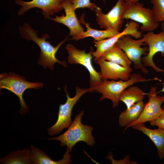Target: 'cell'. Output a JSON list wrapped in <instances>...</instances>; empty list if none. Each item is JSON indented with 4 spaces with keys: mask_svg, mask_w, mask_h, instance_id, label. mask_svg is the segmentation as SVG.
I'll use <instances>...</instances> for the list:
<instances>
[{
    "mask_svg": "<svg viewBox=\"0 0 164 164\" xmlns=\"http://www.w3.org/2000/svg\"><path fill=\"white\" fill-rule=\"evenodd\" d=\"M30 149L32 155L33 164H69L72 161L70 159V152L68 147L63 158L57 161L52 160L41 149L33 145H30Z\"/></svg>",
    "mask_w": 164,
    "mask_h": 164,
    "instance_id": "cell-18",
    "label": "cell"
},
{
    "mask_svg": "<svg viewBox=\"0 0 164 164\" xmlns=\"http://www.w3.org/2000/svg\"><path fill=\"white\" fill-rule=\"evenodd\" d=\"M131 36L129 35L123 36L116 44L125 53L133 63L135 69H140L144 73L147 74L149 71L142 62V55H147L149 48L147 47H141L142 45H147L142 38L135 40Z\"/></svg>",
    "mask_w": 164,
    "mask_h": 164,
    "instance_id": "cell-7",
    "label": "cell"
},
{
    "mask_svg": "<svg viewBox=\"0 0 164 164\" xmlns=\"http://www.w3.org/2000/svg\"><path fill=\"white\" fill-rule=\"evenodd\" d=\"M84 14H83L79 20L81 24H84L87 28L86 31H84L77 36L72 37L70 39L78 40L88 37L93 38L95 40L99 41L106 38L113 37L120 32L112 28H109L104 30H101L91 28L88 23H86L84 20Z\"/></svg>",
    "mask_w": 164,
    "mask_h": 164,
    "instance_id": "cell-16",
    "label": "cell"
},
{
    "mask_svg": "<svg viewBox=\"0 0 164 164\" xmlns=\"http://www.w3.org/2000/svg\"><path fill=\"white\" fill-rule=\"evenodd\" d=\"M62 6L64 10L65 15L63 14L60 16L56 15L54 18L50 17L48 19L67 26L70 31L69 35L72 37L84 31L85 29L76 16L75 10L70 0H64Z\"/></svg>",
    "mask_w": 164,
    "mask_h": 164,
    "instance_id": "cell-15",
    "label": "cell"
},
{
    "mask_svg": "<svg viewBox=\"0 0 164 164\" xmlns=\"http://www.w3.org/2000/svg\"><path fill=\"white\" fill-rule=\"evenodd\" d=\"M122 19H130L141 24L139 29L143 31H152L159 26V22L155 20L152 10L144 7L143 4L138 1L128 3Z\"/></svg>",
    "mask_w": 164,
    "mask_h": 164,
    "instance_id": "cell-6",
    "label": "cell"
},
{
    "mask_svg": "<svg viewBox=\"0 0 164 164\" xmlns=\"http://www.w3.org/2000/svg\"><path fill=\"white\" fill-rule=\"evenodd\" d=\"M128 4L124 0H118L115 5L106 14L98 7L94 9L96 21L101 29H114L119 32L124 22L122 15Z\"/></svg>",
    "mask_w": 164,
    "mask_h": 164,
    "instance_id": "cell-10",
    "label": "cell"
},
{
    "mask_svg": "<svg viewBox=\"0 0 164 164\" xmlns=\"http://www.w3.org/2000/svg\"><path fill=\"white\" fill-rule=\"evenodd\" d=\"M132 127L148 137L156 146L159 159H162L164 158V130L159 128L151 129L146 127L144 124H137Z\"/></svg>",
    "mask_w": 164,
    "mask_h": 164,
    "instance_id": "cell-17",
    "label": "cell"
},
{
    "mask_svg": "<svg viewBox=\"0 0 164 164\" xmlns=\"http://www.w3.org/2000/svg\"><path fill=\"white\" fill-rule=\"evenodd\" d=\"M43 85L42 82L28 81L25 77L14 72H4L0 74V89L8 90L19 97L21 107L19 113L22 115L28 113L29 109L23 98L24 92L29 89H41Z\"/></svg>",
    "mask_w": 164,
    "mask_h": 164,
    "instance_id": "cell-4",
    "label": "cell"
},
{
    "mask_svg": "<svg viewBox=\"0 0 164 164\" xmlns=\"http://www.w3.org/2000/svg\"><path fill=\"white\" fill-rule=\"evenodd\" d=\"M67 89L66 85L64 90L66 94L67 99L64 104L59 105L57 120L53 125L47 129L48 134L50 136L59 134L63 129L70 127L72 122L71 115L74 106L83 95L87 92H92L90 87L81 88L76 87L75 95L71 98L68 94Z\"/></svg>",
    "mask_w": 164,
    "mask_h": 164,
    "instance_id": "cell-5",
    "label": "cell"
},
{
    "mask_svg": "<svg viewBox=\"0 0 164 164\" xmlns=\"http://www.w3.org/2000/svg\"><path fill=\"white\" fill-rule=\"evenodd\" d=\"M149 123L152 126H156L164 130V111L159 117Z\"/></svg>",
    "mask_w": 164,
    "mask_h": 164,
    "instance_id": "cell-26",
    "label": "cell"
},
{
    "mask_svg": "<svg viewBox=\"0 0 164 164\" xmlns=\"http://www.w3.org/2000/svg\"><path fill=\"white\" fill-rule=\"evenodd\" d=\"M155 21L164 22V0H150Z\"/></svg>",
    "mask_w": 164,
    "mask_h": 164,
    "instance_id": "cell-23",
    "label": "cell"
},
{
    "mask_svg": "<svg viewBox=\"0 0 164 164\" xmlns=\"http://www.w3.org/2000/svg\"><path fill=\"white\" fill-rule=\"evenodd\" d=\"M1 164H33L30 149L13 151L0 159Z\"/></svg>",
    "mask_w": 164,
    "mask_h": 164,
    "instance_id": "cell-19",
    "label": "cell"
},
{
    "mask_svg": "<svg viewBox=\"0 0 164 164\" xmlns=\"http://www.w3.org/2000/svg\"><path fill=\"white\" fill-rule=\"evenodd\" d=\"M139 27V24L137 22L131 20L128 23L123 30L118 35L106 39L99 41L94 40L96 48V50L92 53L94 59H97L101 57L124 36L129 35L136 39L141 38L142 32L138 30Z\"/></svg>",
    "mask_w": 164,
    "mask_h": 164,
    "instance_id": "cell-12",
    "label": "cell"
},
{
    "mask_svg": "<svg viewBox=\"0 0 164 164\" xmlns=\"http://www.w3.org/2000/svg\"><path fill=\"white\" fill-rule=\"evenodd\" d=\"M157 87L152 86L147 95L148 101L144 104L142 111L138 118L134 121L128 125L124 129V132L133 126L138 124H144L156 119L163 113L164 110L161 105L164 102V95L158 96Z\"/></svg>",
    "mask_w": 164,
    "mask_h": 164,
    "instance_id": "cell-8",
    "label": "cell"
},
{
    "mask_svg": "<svg viewBox=\"0 0 164 164\" xmlns=\"http://www.w3.org/2000/svg\"><path fill=\"white\" fill-rule=\"evenodd\" d=\"M64 0H32L25 2L22 0H16L15 2L21 6L18 11L19 15H22L27 10L33 8L42 10V13L46 19L50 16L58 12L63 9L62 4Z\"/></svg>",
    "mask_w": 164,
    "mask_h": 164,
    "instance_id": "cell-14",
    "label": "cell"
},
{
    "mask_svg": "<svg viewBox=\"0 0 164 164\" xmlns=\"http://www.w3.org/2000/svg\"><path fill=\"white\" fill-rule=\"evenodd\" d=\"M68 53V61L71 64H80L85 67L90 75L89 85L92 86L102 81L100 77V72H97L93 67L92 59L93 57V49L91 48L90 51L86 53L85 50H81L73 45L69 43L65 47Z\"/></svg>",
    "mask_w": 164,
    "mask_h": 164,
    "instance_id": "cell-9",
    "label": "cell"
},
{
    "mask_svg": "<svg viewBox=\"0 0 164 164\" xmlns=\"http://www.w3.org/2000/svg\"><path fill=\"white\" fill-rule=\"evenodd\" d=\"M163 87L162 89L159 92H164V83H163ZM164 110V106L162 108Z\"/></svg>",
    "mask_w": 164,
    "mask_h": 164,
    "instance_id": "cell-28",
    "label": "cell"
},
{
    "mask_svg": "<svg viewBox=\"0 0 164 164\" xmlns=\"http://www.w3.org/2000/svg\"><path fill=\"white\" fill-rule=\"evenodd\" d=\"M144 104L143 101L135 104L122 112L118 118L119 125L126 127L136 120L140 116Z\"/></svg>",
    "mask_w": 164,
    "mask_h": 164,
    "instance_id": "cell-22",
    "label": "cell"
},
{
    "mask_svg": "<svg viewBox=\"0 0 164 164\" xmlns=\"http://www.w3.org/2000/svg\"><path fill=\"white\" fill-rule=\"evenodd\" d=\"M75 10L78 8H87L94 11L96 8L98 7L95 4L90 2V0H70Z\"/></svg>",
    "mask_w": 164,
    "mask_h": 164,
    "instance_id": "cell-24",
    "label": "cell"
},
{
    "mask_svg": "<svg viewBox=\"0 0 164 164\" xmlns=\"http://www.w3.org/2000/svg\"><path fill=\"white\" fill-rule=\"evenodd\" d=\"M111 153L109 154L107 159H110L112 164H138L137 162L131 160L130 159L129 155H126L124 159H122L118 161L114 160L113 157H112Z\"/></svg>",
    "mask_w": 164,
    "mask_h": 164,
    "instance_id": "cell-25",
    "label": "cell"
},
{
    "mask_svg": "<svg viewBox=\"0 0 164 164\" xmlns=\"http://www.w3.org/2000/svg\"><path fill=\"white\" fill-rule=\"evenodd\" d=\"M142 38L148 46L149 51L147 55L142 57V62L145 67H152L157 72H164V70L157 67L155 64L153 58L157 53H161L164 57V33L161 31L155 33L152 31L148 32L144 34Z\"/></svg>",
    "mask_w": 164,
    "mask_h": 164,
    "instance_id": "cell-11",
    "label": "cell"
},
{
    "mask_svg": "<svg viewBox=\"0 0 164 164\" xmlns=\"http://www.w3.org/2000/svg\"><path fill=\"white\" fill-rule=\"evenodd\" d=\"M162 32L164 33V22H162L161 25Z\"/></svg>",
    "mask_w": 164,
    "mask_h": 164,
    "instance_id": "cell-29",
    "label": "cell"
},
{
    "mask_svg": "<svg viewBox=\"0 0 164 164\" xmlns=\"http://www.w3.org/2000/svg\"><path fill=\"white\" fill-rule=\"evenodd\" d=\"M101 57L127 67H130L132 63L125 53L116 44Z\"/></svg>",
    "mask_w": 164,
    "mask_h": 164,
    "instance_id": "cell-21",
    "label": "cell"
},
{
    "mask_svg": "<svg viewBox=\"0 0 164 164\" xmlns=\"http://www.w3.org/2000/svg\"><path fill=\"white\" fill-rule=\"evenodd\" d=\"M125 2L128 3H135L137 2L138 0H124Z\"/></svg>",
    "mask_w": 164,
    "mask_h": 164,
    "instance_id": "cell-27",
    "label": "cell"
},
{
    "mask_svg": "<svg viewBox=\"0 0 164 164\" xmlns=\"http://www.w3.org/2000/svg\"><path fill=\"white\" fill-rule=\"evenodd\" d=\"M19 31L21 36L28 41L32 40L39 47L40 52L37 60V63L42 66L45 69L48 67L51 70H53L55 63H57L66 67L67 64L65 60L60 61L56 57L58 50L67 40H64L58 44L56 46L52 45L50 42L46 40L50 38L47 33L42 35L41 37L38 36V32L28 23H24L22 26L19 27Z\"/></svg>",
    "mask_w": 164,
    "mask_h": 164,
    "instance_id": "cell-1",
    "label": "cell"
},
{
    "mask_svg": "<svg viewBox=\"0 0 164 164\" xmlns=\"http://www.w3.org/2000/svg\"><path fill=\"white\" fill-rule=\"evenodd\" d=\"M154 80L162 81L157 77L147 79L139 73H134L131 74L127 80H102L90 87L92 92H96L102 94L100 101L106 99H109L112 102L113 108H115L119 105L121 94L127 88L135 83Z\"/></svg>",
    "mask_w": 164,
    "mask_h": 164,
    "instance_id": "cell-2",
    "label": "cell"
},
{
    "mask_svg": "<svg viewBox=\"0 0 164 164\" xmlns=\"http://www.w3.org/2000/svg\"><path fill=\"white\" fill-rule=\"evenodd\" d=\"M94 60L100 67V77L102 80H127L129 79L133 70L131 67H125L101 57L94 59Z\"/></svg>",
    "mask_w": 164,
    "mask_h": 164,
    "instance_id": "cell-13",
    "label": "cell"
},
{
    "mask_svg": "<svg viewBox=\"0 0 164 164\" xmlns=\"http://www.w3.org/2000/svg\"><path fill=\"white\" fill-rule=\"evenodd\" d=\"M163 164H164V163H163Z\"/></svg>",
    "mask_w": 164,
    "mask_h": 164,
    "instance_id": "cell-30",
    "label": "cell"
},
{
    "mask_svg": "<svg viewBox=\"0 0 164 164\" xmlns=\"http://www.w3.org/2000/svg\"><path fill=\"white\" fill-rule=\"evenodd\" d=\"M147 94L138 87L132 85L122 93L119 100L124 103L126 108H128L135 104L143 101Z\"/></svg>",
    "mask_w": 164,
    "mask_h": 164,
    "instance_id": "cell-20",
    "label": "cell"
},
{
    "mask_svg": "<svg viewBox=\"0 0 164 164\" xmlns=\"http://www.w3.org/2000/svg\"><path fill=\"white\" fill-rule=\"evenodd\" d=\"M84 113V111H81L76 115L70 127L64 133L58 136L48 138V140L59 141L60 146H66L70 152L73 147L79 142L83 141L91 147L94 146V138L92 134L93 128L81 122Z\"/></svg>",
    "mask_w": 164,
    "mask_h": 164,
    "instance_id": "cell-3",
    "label": "cell"
}]
</instances>
